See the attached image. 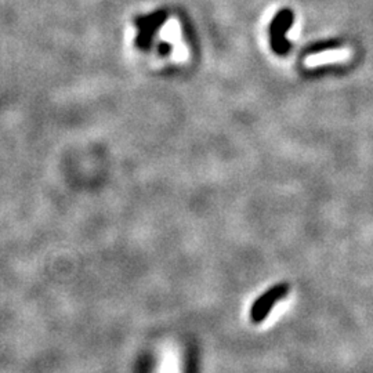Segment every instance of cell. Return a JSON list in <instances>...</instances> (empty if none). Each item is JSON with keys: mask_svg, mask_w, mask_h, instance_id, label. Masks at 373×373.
<instances>
[{"mask_svg": "<svg viewBox=\"0 0 373 373\" xmlns=\"http://www.w3.org/2000/svg\"><path fill=\"white\" fill-rule=\"evenodd\" d=\"M346 54L344 53H328V54H322V56H317V57H312L310 59V64H319L322 60H329V59H333V60H339L342 57H344Z\"/></svg>", "mask_w": 373, "mask_h": 373, "instance_id": "obj_2", "label": "cell"}, {"mask_svg": "<svg viewBox=\"0 0 373 373\" xmlns=\"http://www.w3.org/2000/svg\"><path fill=\"white\" fill-rule=\"evenodd\" d=\"M288 294H289V285L282 282V284H278V285L270 288L260 298H256V301L253 303V305L250 308L252 322L253 323L263 322L268 317L270 311L275 307V304L280 300L287 298Z\"/></svg>", "mask_w": 373, "mask_h": 373, "instance_id": "obj_1", "label": "cell"}]
</instances>
